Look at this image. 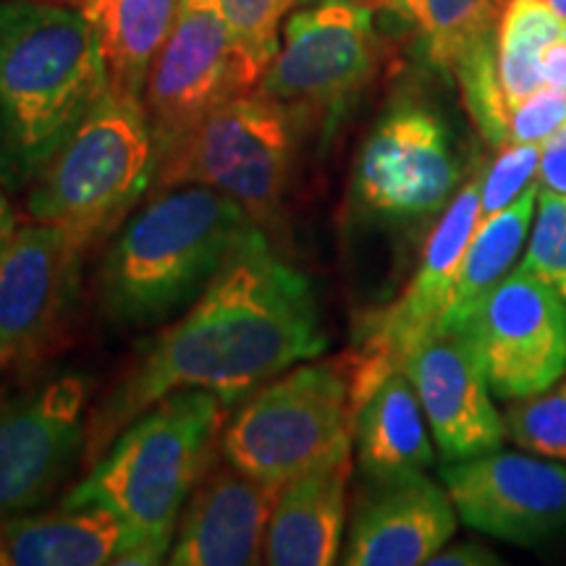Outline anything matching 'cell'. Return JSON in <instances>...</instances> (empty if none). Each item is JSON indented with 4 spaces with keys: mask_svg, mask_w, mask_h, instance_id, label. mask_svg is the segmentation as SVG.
I'll return each mask as SVG.
<instances>
[{
    "mask_svg": "<svg viewBox=\"0 0 566 566\" xmlns=\"http://www.w3.org/2000/svg\"><path fill=\"white\" fill-rule=\"evenodd\" d=\"M378 69L373 6H304L283 27L281 51L254 92L283 105L302 126L328 129Z\"/></svg>",
    "mask_w": 566,
    "mask_h": 566,
    "instance_id": "cell-9",
    "label": "cell"
},
{
    "mask_svg": "<svg viewBox=\"0 0 566 566\" xmlns=\"http://www.w3.org/2000/svg\"><path fill=\"white\" fill-rule=\"evenodd\" d=\"M541 187L551 189V192L566 195V124L543 139L541 145Z\"/></svg>",
    "mask_w": 566,
    "mask_h": 566,
    "instance_id": "cell-31",
    "label": "cell"
},
{
    "mask_svg": "<svg viewBox=\"0 0 566 566\" xmlns=\"http://www.w3.org/2000/svg\"><path fill=\"white\" fill-rule=\"evenodd\" d=\"M352 451L354 409L344 359L289 367L247 396L223 428V459L273 485Z\"/></svg>",
    "mask_w": 566,
    "mask_h": 566,
    "instance_id": "cell-6",
    "label": "cell"
},
{
    "mask_svg": "<svg viewBox=\"0 0 566 566\" xmlns=\"http://www.w3.org/2000/svg\"><path fill=\"white\" fill-rule=\"evenodd\" d=\"M459 520L514 546L566 533V464L537 454L491 451L441 467Z\"/></svg>",
    "mask_w": 566,
    "mask_h": 566,
    "instance_id": "cell-15",
    "label": "cell"
},
{
    "mask_svg": "<svg viewBox=\"0 0 566 566\" xmlns=\"http://www.w3.org/2000/svg\"><path fill=\"white\" fill-rule=\"evenodd\" d=\"M354 457L367 480L415 475L436 462L428 420L405 370L388 375L354 415Z\"/></svg>",
    "mask_w": 566,
    "mask_h": 566,
    "instance_id": "cell-21",
    "label": "cell"
},
{
    "mask_svg": "<svg viewBox=\"0 0 566 566\" xmlns=\"http://www.w3.org/2000/svg\"><path fill=\"white\" fill-rule=\"evenodd\" d=\"M252 226L242 205L210 187L150 195L103 254L95 281L103 313L124 328H150L184 313Z\"/></svg>",
    "mask_w": 566,
    "mask_h": 566,
    "instance_id": "cell-4",
    "label": "cell"
},
{
    "mask_svg": "<svg viewBox=\"0 0 566 566\" xmlns=\"http://www.w3.org/2000/svg\"><path fill=\"white\" fill-rule=\"evenodd\" d=\"M446 462L499 451L506 422L464 331H436L405 365Z\"/></svg>",
    "mask_w": 566,
    "mask_h": 566,
    "instance_id": "cell-16",
    "label": "cell"
},
{
    "mask_svg": "<svg viewBox=\"0 0 566 566\" xmlns=\"http://www.w3.org/2000/svg\"><path fill=\"white\" fill-rule=\"evenodd\" d=\"M537 189H541L537 184H530L509 208L478 223L464 250L454 292H451L449 307H446L438 331H462L485 296L514 271L516 258L527 244L530 229H533Z\"/></svg>",
    "mask_w": 566,
    "mask_h": 566,
    "instance_id": "cell-23",
    "label": "cell"
},
{
    "mask_svg": "<svg viewBox=\"0 0 566 566\" xmlns=\"http://www.w3.org/2000/svg\"><path fill=\"white\" fill-rule=\"evenodd\" d=\"M226 409L200 388L168 394L126 424L61 506L108 509L132 530V566L166 562L184 504L223 454Z\"/></svg>",
    "mask_w": 566,
    "mask_h": 566,
    "instance_id": "cell-3",
    "label": "cell"
},
{
    "mask_svg": "<svg viewBox=\"0 0 566 566\" xmlns=\"http://www.w3.org/2000/svg\"><path fill=\"white\" fill-rule=\"evenodd\" d=\"M564 34L566 21L548 0H504L495 32V63L509 111L543 87L541 55Z\"/></svg>",
    "mask_w": 566,
    "mask_h": 566,
    "instance_id": "cell-25",
    "label": "cell"
},
{
    "mask_svg": "<svg viewBox=\"0 0 566 566\" xmlns=\"http://www.w3.org/2000/svg\"><path fill=\"white\" fill-rule=\"evenodd\" d=\"M541 187V184H537ZM566 239V195L537 189V218L527 237V252L522 258V271L548 281L551 268Z\"/></svg>",
    "mask_w": 566,
    "mask_h": 566,
    "instance_id": "cell-29",
    "label": "cell"
},
{
    "mask_svg": "<svg viewBox=\"0 0 566 566\" xmlns=\"http://www.w3.org/2000/svg\"><path fill=\"white\" fill-rule=\"evenodd\" d=\"M566 124V90L546 87L533 92L525 103H520L512 111V145L514 142H537L548 139L558 126Z\"/></svg>",
    "mask_w": 566,
    "mask_h": 566,
    "instance_id": "cell-30",
    "label": "cell"
},
{
    "mask_svg": "<svg viewBox=\"0 0 566 566\" xmlns=\"http://www.w3.org/2000/svg\"><path fill=\"white\" fill-rule=\"evenodd\" d=\"M321 3H344V6H375L378 0H296V6H321Z\"/></svg>",
    "mask_w": 566,
    "mask_h": 566,
    "instance_id": "cell-36",
    "label": "cell"
},
{
    "mask_svg": "<svg viewBox=\"0 0 566 566\" xmlns=\"http://www.w3.org/2000/svg\"><path fill=\"white\" fill-rule=\"evenodd\" d=\"M449 491L424 472L370 480L354 509L342 562L346 566L428 564L457 533Z\"/></svg>",
    "mask_w": 566,
    "mask_h": 566,
    "instance_id": "cell-18",
    "label": "cell"
},
{
    "mask_svg": "<svg viewBox=\"0 0 566 566\" xmlns=\"http://www.w3.org/2000/svg\"><path fill=\"white\" fill-rule=\"evenodd\" d=\"M6 566L129 564L132 530L101 506H59L0 520Z\"/></svg>",
    "mask_w": 566,
    "mask_h": 566,
    "instance_id": "cell-20",
    "label": "cell"
},
{
    "mask_svg": "<svg viewBox=\"0 0 566 566\" xmlns=\"http://www.w3.org/2000/svg\"><path fill=\"white\" fill-rule=\"evenodd\" d=\"M51 3H74V0H51Z\"/></svg>",
    "mask_w": 566,
    "mask_h": 566,
    "instance_id": "cell-38",
    "label": "cell"
},
{
    "mask_svg": "<svg viewBox=\"0 0 566 566\" xmlns=\"http://www.w3.org/2000/svg\"><path fill=\"white\" fill-rule=\"evenodd\" d=\"M304 126L292 111L244 92L212 111L158 163L150 195L176 187H210L244 208L265 233L281 223Z\"/></svg>",
    "mask_w": 566,
    "mask_h": 566,
    "instance_id": "cell-7",
    "label": "cell"
},
{
    "mask_svg": "<svg viewBox=\"0 0 566 566\" xmlns=\"http://www.w3.org/2000/svg\"><path fill=\"white\" fill-rule=\"evenodd\" d=\"M548 283H551V286L556 289L558 294L564 296V302H566V239H564L562 250H558V254H556L554 268H551V273H548Z\"/></svg>",
    "mask_w": 566,
    "mask_h": 566,
    "instance_id": "cell-35",
    "label": "cell"
},
{
    "mask_svg": "<svg viewBox=\"0 0 566 566\" xmlns=\"http://www.w3.org/2000/svg\"><path fill=\"white\" fill-rule=\"evenodd\" d=\"M541 166V145L537 142H514L504 147L499 158L480 179V221L504 210L533 184Z\"/></svg>",
    "mask_w": 566,
    "mask_h": 566,
    "instance_id": "cell-28",
    "label": "cell"
},
{
    "mask_svg": "<svg viewBox=\"0 0 566 566\" xmlns=\"http://www.w3.org/2000/svg\"><path fill=\"white\" fill-rule=\"evenodd\" d=\"M6 189L0 187V254H3L6 247L11 244L13 233L19 231V218H17V210L11 208L9 197L3 195Z\"/></svg>",
    "mask_w": 566,
    "mask_h": 566,
    "instance_id": "cell-34",
    "label": "cell"
},
{
    "mask_svg": "<svg viewBox=\"0 0 566 566\" xmlns=\"http://www.w3.org/2000/svg\"><path fill=\"white\" fill-rule=\"evenodd\" d=\"M108 90L82 11L0 0V187L27 192Z\"/></svg>",
    "mask_w": 566,
    "mask_h": 566,
    "instance_id": "cell-2",
    "label": "cell"
},
{
    "mask_svg": "<svg viewBox=\"0 0 566 566\" xmlns=\"http://www.w3.org/2000/svg\"><path fill=\"white\" fill-rule=\"evenodd\" d=\"M541 74L546 87L566 90V34L551 42L541 55Z\"/></svg>",
    "mask_w": 566,
    "mask_h": 566,
    "instance_id": "cell-33",
    "label": "cell"
},
{
    "mask_svg": "<svg viewBox=\"0 0 566 566\" xmlns=\"http://www.w3.org/2000/svg\"><path fill=\"white\" fill-rule=\"evenodd\" d=\"M84 254L59 226H19L0 254V370L53 352L71 328Z\"/></svg>",
    "mask_w": 566,
    "mask_h": 566,
    "instance_id": "cell-14",
    "label": "cell"
},
{
    "mask_svg": "<svg viewBox=\"0 0 566 566\" xmlns=\"http://www.w3.org/2000/svg\"><path fill=\"white\" fill-rule=\"evenodd\" d=\"M548 6L566 21V0H548Z\"/></svg>",
    "mask_w": 566,
    "mask_h": 566,
    "instance_id": "cell-37",
    "label": "cell"
},
{
    "mask_svg": "<svg viewBox=\"0 0 566 566\" xmlns=\"http://www.w3.org/2000/svg\"><path fill=\"white\" fill-rule=\"evenodd\" d=\"M462 331L499 399H525L566 373L564 296L522 268L485 296Z\"/></svg>",
    "mask_w": 566,
    "mask_h": 566,
    "instance_id": "cell-13",
    "label": "cell"
},
{
    "mask_svg": "<svg viewBox=\"0 0 566 566\" xmlns=\"http://www.w3.org/2000/svg\"><path fill=\"white\" fill-rule=\"evenodd\" d=\"M92 380L66 373L0 405V520L48 504L87 446Z\"/></svg>",
    "mask_w": 566,
    "mask_h": 566,
    "instance_id": "cell-12",
    "label": "cell"
},
{
    "mask_svg": "<svg viewBox=\"0 0 566 566\" xmlns=\"http://www.w3.org/2000/svg\"><path fill=\"white\" fill-rule=\"evenodd\" d=\"M352 457L289 480L268 522L265 564L325 566L342 556Z\"/></svg>",
    "mask_w": 566,
    "mask_h": 566,
    "instance_id": "cell-19",
    "label": "cell"
},
{
    "mask_svg": "<svg viewBox=\"0 0 566 566\" xmlns=\"http://www.w3.org/2000/svg\"><path fill=\"white\" fill-rule=\"evenodd\" d=\"M415 34L430 66L454 76L467 53L495 38L504 0H378Z\"/></svg>",
    "mask_w": 566,
    "mask_h": 566,
    "instance_id": "cell-24",
    "label": "cell"
},
{
    "mask_svg": "<svg viewBox=\"0 0 566 566\" xmlns=\"http://www.w3.org/2000/svg\"><path fill=\"white\" fill-rule=\"evenodd\" d=\"M258 87L216 0H181L179 17L145 84L158 163L223 103Z\"/></svg>",
    "mask_w": 566,
    "mask_h": 566,
    "instance_id": "cell-10",
    "label": "cell"
},
{
    "mask_svg": "<svg viewBox=\"0 0 566 566\" xmlns=\"http://www.w3.org/2000/svg\"><path fill=\"white\" fill-rule=\"evenodd\" d=\"M179 9L181 0H84L82 13L95 32L111 92L145 97L147 76Z\"/></svg>",
    "mask_w": 566,
    "mask_h": 566,
    "instance_id": "cell-22",
    "label": "cell"
},
{
    "mask_svg": "<svg viewBox=\"0 0 566 566\" xmlns=\"http://www.w3.org/2000/svg\"><path fill=\"white\" fill-rule=\"evenodd\" d=\"M430 566H499L501 556L495 551L480 546V543H457V546L441 548L428 562Z\"/></svg>",
    "mask_w": 566,
    "mask_h": 566,
    "instance_id": "cell-32",
    "label": "cell"
},
{
    "mask_svg": "<svg viewBox=\"0 0 566 566\" xmlns=\"http://www.w3.org/2000/svg\"><path fill=\"white\" fill-rule=\"evenodd\" d=\"M247 71L260 84L281 51V27L296 0H216Z\"/></svg>",
    "mask_w": 566,
    "mask_h": 566,
    "instance_id": "cell-26",
    "label": "cell"
},
{
    "mask_svg": "<svg viewBox=\"0 0 566 566\" xmlns=\"http://www.w3.org/2000/svg\"><path fill=\"white\" fill-rule=\"evenodd\" d=\"M281 485L229 459L210 467L181 509L166 562L174 566H252L265 562V535Z\"/></svg>",
    "mask_w": 566,
    "mask_h": 566,
    "instance_id": "cell-17",
    "label": "cell"
},
{
    "mask_svg": "<svg viewBox=\"0 0 566 566\" xmlns=\"http://www.w3.org/2000/svg\"><path fill=\"white\" fill-rule=\"evenodd\" d=\"M459 176L462 166L443 118L422 105H399L365 139L354 163L352 200L373 221H424L454 200Z\"/></svg>",
    "mask_w": 566,
    "mask_h": 566,
    "instance_id": "cell-11",
    "label": "cell"
},
{
    "mask_svg": "<svg viewBox=\"0 0 566 566\" xmlns=\"http://www.w3.org/2000/svg\"><path fill=\"white\" fill-rule=\"evenodd\" d=\"M158 171L145 103L105 90L51 166L27 189L32 221L59 226L84 250L116 233Z\"/></svg>",
    "mask_w": 566,
    "mask_h": 566,
    "instance_id": "cell-5",
    "label": "cell"
},
{
    "mask_svg": "<svg viewBox=\"0 0 566 566\" xmlns=\"http://www.w3.org/2000/svg\"><path fill=\"white\" fill-rule=\"evenodd\" d=\"M325 344L313 283L252 226L208 289L92 409L84 467L92 470L126 424L168 394L200 388L233 407L289 367L315 359Z\"/></svg>",
    "mask_w": 566,
    "mask_h": 566,
    "instance_id": "cell-1",
    "label": "cell"
},
{
    "mask_svg": "<svg viewBox=\"0 0 566 566\" xmlns=\"http://www.w3.org/2000/svg\"><path fill=\"white\" fill-rule=\"evenodd\" d=\"M504 422L520 449L566 464V373L543 391L514 399Z\"/></svg>",
    "mask_w": 566,
    "mask_h": 566,
    "instance_id": "cell-27",
    "label": "cell"
},
{
    "mask_svg": "<svg viewBox=\"0 0 566 566\" xmlns=\"http://www.w3.org/2000/svg\"><path fill=\"white\" fill-rule=\"evenodd\" d=\"M480 179L483 176L467 181L446 205L401 294L357 325L352 349L342 357L354 415L388 375L405 370L407 359L441 325L464 250L480 223Z\"/></svg>",
    "mask_w": 566,
    "mask_h": 566,
    "instance_id": "cell-8",
    "label": "cell"
}]
</instances>
